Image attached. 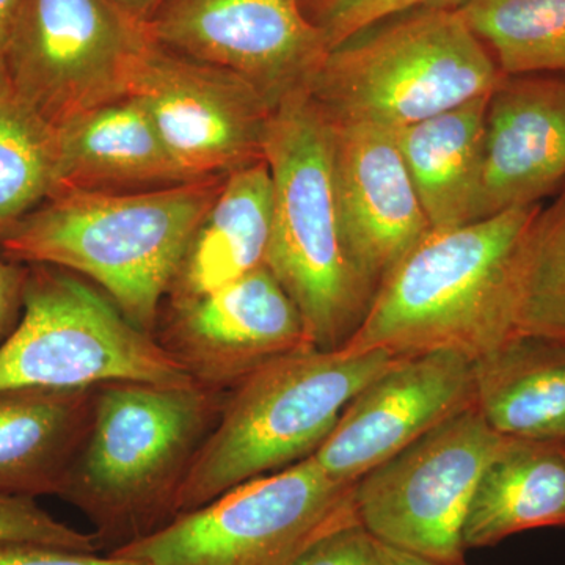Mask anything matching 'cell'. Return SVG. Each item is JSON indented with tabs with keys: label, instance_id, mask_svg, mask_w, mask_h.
I'll return each instance as SVG.
<instances>
[{
	"label": "cell",
	"instance_id": "obj_1",
	"mask_svg": "<svg viewBox=\"0 0 565 565\" xmlns=\"http://www.w3.org/2000/svg\"><path fill=\"white\" fill-rule=\"evenodd\" d=\"M225 178L147 192L54 193L0 239V252L7 262L88 278L152 334L185 245Z\"/></svg>",
	"mask_w": 565,
	"mask_h": 565
},
{
	"label": "cell",
	"instance_id": "obj_2",
	"mask_svg": "<svg viewBox=\"0 0 565 565\" xmlns=\"http://www.w3.org/2000/svg\"><path fill=\"white\" fill-rule=\"evenodd\" d=\"M222 405L217 390L203 384L98 386L58 498L79 509L111 550L161 530L174 519L182 481Z\"/></svg>",
	"mask_w": 565,
	"mask_h": 565
},
{
	"label": "cell",
	"instance_id": "obj_3",
	"mask_svg": "<svg viewBox=\"0 0 565 565\" xmlns=\"http://www.w3.org/2000/svg\"><path fill=\"white\" fill-rule=\"evenodd\" d=\"M541 204L430 230L382 281L341 349L397 356L456 351L476 362L508 343L512 263Z\"/></svg>",
	"mask_w": 565,
	"mask_h": 565
},
{
	"label": "cell",
	"instance_id": "obj_4",
	"mask_svg": "<svg viewBox=\"0 0 565 565\" xmlns=\"http://www.w3.org/2000/svg\"><path fill=\"white\" fill-rule=\"evenodd\" d=\"M273 233L266 266L302 316L311 345L338 351L375 296L345 244L333 173V128L305 88L273 111L266 139Z\"/></svg>",
	"mask_w": 565,
	"mask_h": 565
},
{
	"label": "cell",
	"instance_id": "obj_5",
	"mask_svg": "<svg viewBox=\"0 0 565 565\" xmlns=\"http://www.w3.org/2000/svg\"><path fill=\"white\" fill-rule=\"evenodd\" d=\"M401 356L299 349L234 385L182 481L174 519L313 456L348 404Z\"/></svg>",
	"mask_w": 565,
	"mask_h": 565
},
{
	"label": "cell",
	"instance_id": "obj_6",
	"mask_svg": "<svg viewBox=\"0 0 565 565\" xmlns=\"http://www.w3.org/2000/svg\"><path fill=\"white\" fill-rule=\"evenodd\" d=\"M501 79L459 11L429 7L394 14L332 47L305 90L332 125L399 131L490 95Z\"/></svg>",
	"mask_w": 565,
	"mask_h": 565
},
{
	"label": "cell",
	"instance_id": "obj_7",
	"mask_svg": "<svg viewBox=\"0 0 565 565\" xmlns=\"http://www.w3.org/2000/svg\"><path fill=\"white\" fill-rule=\"evenodd\" d=\"M114 382L200 384L84 277L47 264L28 266L20 322L0 345V390Z\"/></svg>",
	"mask_w": 565,
	"mask_h": 565
},
{
	"label": "cell",
	"instance_id": "obj_8",
	"mask_svg": "<svg viewBox=\"0 0 565 565\" xmlns=\"http://www.w3.org/2000/svg\"><path fill=\"white\" fill-rule=\"evenodd\" d=\"M355 484L334 481L310 456L110 553L147 565H291L323 535L359 520Z\"/></svg>",
	"mask_w": 565,
	"mask_h": 565
},
{
	"label": "cell",
	"instance_id": "obj_9",
	"mask_svg": "<svg viewBox=\"0 0 565 565\" xmlns=\"http://www.w3.org/2000/svg\"><path fill=\"white\" fill-rule=\"evenodd\" d=\"M150 43L110 0H22L2 55L13 95L58 126L131 96Z\"/></svg>",
	"mask_w": 565,
	"mask_h": 565
},
{
	"label": "cell",
	"instance_id": "obj_10",
	"mask_svg": "<svg viewBox=\"0 0 565 565\" xmlns=\"http://www.w3.org/2000/svg\"><path fill=\"white\" fill-rule=\"evenodd\" d=\"M508 440L476 405L465 408L356 482V519L382 544L465 564V516L487 465Z\"/></svg>",
	"mask_w": 565,
	"mask_h": 565
},
{
	"label": "cell",
	"instance_id": "obj_11",
	"mask_svg": "<svg viewBox=\"0 0 565 565\" xmlns=\"http://www.w3.org/2000/svg\"><path fill=\"white\" fill-rule=\"evenodd\" d=\"M131 96L150 115L177 162L196 180L266 161L273 107L232 71L150 43Z\"/></svg>",
	"mask_w": 565,
	"mask_h": 565
},
{
	"label": "cell",
	"instance_id": "obj_12",
	"mask_svg": "<svg viewBox=\"0 0 565 565\" xmlns=\"http://www.w3.org/2000/svg\"><path fill=\"white\" fill-rule=\"evenodd\" d=\"M145 29L158 46L243 77L273 109L329 52L302 0H166Z\"/></svg>",
	"mask_w": 565,
	"mask_h": 565
},
{
	"label": "cell",
	"instance_id": "obj_13",
	"mask_svg": "<svg viewBox=\"0 0 565 565\" xmlns=\"http://www.w3.org/2000/svg\"><path fill=\"white\" fill-rule=\"evenodd\" d=\"M476 403V362L456 351L401 356L344 408L313 459L355 484L423 435Z\"/></svg>",
	"mask_w": 565,
	"mask_h": 565
},
{
	"label": "cell",
	"instance_id": "obj_14",
	"mask_svg": "<svg viewBox=\"0 0 565 565\" xmlns=\"http://www.w3.org/2000/svg\"><path fill=\"white\" fill-rule=\"evenodd\" d=\"M169 308L161 344L211 388L237 385L278 356L313 348L299 308L267 266Z\"/></svg>",
	"mask_w": 565,
	"mask_h": 565
},
{
	"label": "cell",
	"instance_id": "obj_15",
	"mask_svg": "<svg viewBox=\"0 0 565 565\" xmlns=\"http://www.w3.org/2000/svg\"><path fill=\"white\" fill-rule=\"evenodd\" d=\"M332 128L334 188L345 244L377 292L430 232L429 221L394 131L366 125Z\"/></svg>",
	"mask_w": 565,
	"mask_h": 565
},
{
	"label": "cell",
	"instance_id": "obj_16",
	"mask_svg": "<svg viewBox=\"0 0 565 565\" xmlns=\"http://www.w3.org/2000/svg\"><path fill=\"white\" fill-rule=\"evenodd\" d=\"M565 184V74L503 76L487 107L475 222Z\"/></svg>",
	"mask_w": 565,
	"mask_h": 565
},
{
	"label": "cell",
	"instance_id": "obj_17",
	"mask_svg": "<svg viewBox=\"0 0 565 565\" xmlns=\"http://www.w3.org/2000/svg\"><path fill=\"white\" fill-rule=\"evenodd\" d=\"M55 134L58 161L54 193L147 192L203 181L177 162L134 96L82 111L55 126Z\"/></svg>",
	"mask_w": 565,
	"mask_h": 565
},
{
	"label": "cell",
	"instance_id": "obj_18",
	"mask_svg": "<svg viewBox=\"0 0 565 565\" xmlns=\"http://www.w3.org/2000/svg\"><path fill=\"white\" fill-rule=\"evenodd\" d=\"M273 177L266 161L226 174L182 253L167 292L191 302L266 266L273 233Z\"/></svg>",
	"mask_w": 565,
	"mask_h": 565
},
{
	"label": "cell",
	"instance_id": "obj_19",
	"mask_svg": "<svg viewBox=\"0 0 565 565\" xmlns=\"http://www.w3.org/2000/svg\"><path fill=\"white\" fill-rule=\"evenodd\" d=\"M96 390H0V493L58 497L87 437Z\"/></svg>",
	"mask_w": 565,
	"mask_h": 565
},
{
	"label": "cell",
	"instance_id": "obj_20",
	"mask_svg": "<svg viewBox=\"0 0 565 565\" xmlns=\"http://www.w3.org/2000/svg\"><path fill=\"white\" fill-rule=\"evenodd\" d=\"M565 527V444L505 441L479 479L465 516V550L537 527Z\"/></svg>",
	"mask_w": 565,
	"mask_h": 565
},
{
	"label": "cell",
	"instance_id": "obj_21",
	"mask_svg": "<svg viewBox=\"0 0 565 565\" xmlns=\"http://www.w3.org/2000/svg\"><path fill=\"white\" fill-rule=\"evenodd\" d=\"M490 95L394 131L435 232L475 222Z\"/></svg>",
	"mask_w": 565,
	"mask_h": 565
},
{
	"label": "cell",
	"instance_id": "obj_22",
	"mask_svg": "<svg viewBox=\"0 0 565 565\" xmlns=\"http://www.w3.org/2000/svg\"><path fill=\"white\" fill-rule=\"evenodd\" d=\"M475 405L501 437L565 444V344L511 338L476 360Z\"/></svg>",
	"mask_w": 565,
	"mask_h": 565
},
{
	"label": "cell",
	"instance_id": "obj_23",
	"mask_svg": "<svg viewBox=\"0 0 565 565\" xmlns=\"http://www.w3.org/2000/svg\"><path fill=\"white\" fill-rule=\"evenodd\" d=\"M511 316L512 338L565 344V184L537 207L516 245Z\"/></svg>",
	"mask_w": 565,
	"mask_h": 565
},
{
	"label": "cell",
	"instance_id": "obj_24",
	"mask_svg": "<svg viewBox=\"0 0 565 565\" xmlns=\"http://www.w3.org/2000/svg\"><path fill=\"white\" fill-rule=\"evenodd\" d=\"M457 11L503 76L565 74V0H463Z\"/></svg>",
	"mask_w": 565,
	"mask_h": 565
},
{
	"label": "cell",
	"instance_id": "obj_25",
	"mask_svg": "<svg viewBox=\"0 0 565 565\" xmlns=\"http://www.w3.org/2000/svg\"><path fill=\"white\" fill-rule=\"evenodd\" d=\"M57 134L31 106L0 98V239L57 188Z\"/></svg>",
	"mask_w": 565,
	"mask_h": 565
},
{
	"label": "cell",
	"instance_id": "obj_26",
	"mask_svg": "<svg viewBox=\"0 0 565 565\" xmlns=\"http://www.w3.org/2000/svg\"><path fill=\"white\" fill-rule=\"evenodd\" d=\"M463 0H308L305 13L322 32L329 51L355 33L394 14L429 7H457Z\"/></svg>",
	"mask_w": 565,
	"mask_h": 565
},
{
	"label": "cell",
	"instance_id": "obj_27",
	"mask_svg": "<svg viewBox=\"0 0 565 565\" xmlns=\"http://www.w3.org/2000/svg\"><path fill=\"white\" fill-rule=\"evenodd\" d=\"M0 542H39L81 552L103 548L95 534L82 533L51 515L36 498L0 493Z\"/></svg>",
	"mask_w": 565,
	"mask_h": 565
},
{
	"label": "cell",
	"instance_id": "obj_28",
	"mask_svg": "<svg viewBox=\"0 0 565 565\" xmlns=\"http://www.w3.org/2000/svg\"><path fill=\"white\" fill-rule=\"evenodd\" d=\"M291 565H388L384 544L359 522L323 535Z\"/></svg>",
	"mask_w": 565,
	"mask_h": 565
},
{
	"label": "cell",
	"instance_id": "obj_29",
	"mask_svg": "<svg viewBox=\"0 0 565 565\" xmlns=\"http://www.w3.org/2000/svg\"><path fill=\"white\" fill-rule=\"evenodd\" d=\"M0 565H147L111 553L81 552L39 544V542H0Z\"/></svg>",
	"mask_w": 565,
	"mask_h": 565
},
{
	"label": "cell",
	"instance_id": "obj_30",
	"mask_svg": "<svg viewBox=\"0 0 565 565\" xmlns=\"http://www.w3.org/2000/svg\"><path fill=\"white\" fill-rule=\"evenodd\" d=\"M25 278L28 266L0 259V345L20 322Z\"/></svg>",
	"mask_w": 565,
	"mask_h": 565
},
{
	"label": "cell",
	"instance_id": "obj_31",
	"mask_svg": "<svg viewBox=\"0 0 565 565\" xmlns=\"http://www.w3.org/2000/svg\"><path fill=\"white\" fill-rule=\"evenodd\" d=\"M132 20L147 24L166 0H110Z\"/></svg>",
	"mask_w": 565,
	"mask_h": 565
},
{
	"label": "cell",
	"instance_id": "obj_32",
	"mask_svg": "<svg viewBox=\"0 0 565 565\" xmlns=\"http://www.w3.org/2000/svg\"><path fill=\"white\" fill-rule=\"evenodd\" d=\"M22 0H0V52L3 54L20 13Z\"/></svg>",
	"mask_w": 565,
	"mask_h": 565
},
{
	"label": "cell",
	"instance_id": "obj_33",
	"mask_svg": "<svg viewBox=\"0 0 565 565\" xmlns=\"http://www.w3.org/2000/svg\"><path fill=\"white\" fill-rule=\"evenodd\" d=\"M386 564L388 565H465V564H446L438 561L427 559V557L414 555V553L404 552V550L393 548L385 545Z\"/></svg>",
	"mask_w": 565,
	"mask_h": 565
},
{
	"label": "cell",
	"instance_id": "obj_34",
	"mask_svg": "<svg viewBox=\"0 0 565 565\" xmlns=\"http://www.w3.org/2000/svg\"><path fill=\"white\" fill-rule=\"evenodd\" d=\"M11 85L9 79V73H7L6 61H3L2 52H0V98L10 95Z\"/></svg>",
	"mask_w": 565,
	"mask_h": 565
}]
</instances>
